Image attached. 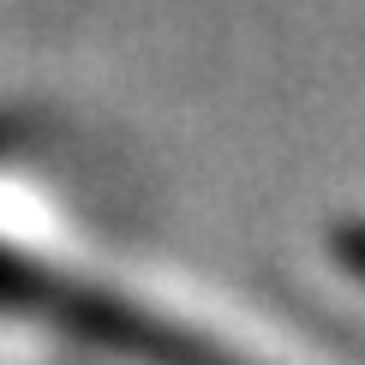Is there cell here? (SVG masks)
<instances>
[{
	"label": "cell",
	"mask_w": 365,
	"mask_h": 365,
	"mask_svg": "<svg viewBox=\"0 0 365 365\" xmlns=\"http://www.w3.org/2000/svg\"><path fill=\"white\" fill-rule=\"evenodd\" d=\"M336 246H341V264L354 269V276H365V227H347Z\"/></svg>",
	"instance_id": "2"
},
{
	"label": "cell",
	"mask_w": 365,
	"mask_h": 365,
	"mask_svg": "<svg viewBox=\"0 0 365 365\" xmlns=\"http://www.w3.org/2000/svg\"><path fill=\"white\" fill-rule=\"evenodd\" d=\"M0 306L66 329L72 341L108 347V354H126L144 365H222V359H210V347L174 336L168 324H150V317L114 306V299L90 294V287H72L66 276H48V269L24 264L19 252H0Z\"/></svg>",
	"instance_id": "1"
},
{
	"label": "cell",
	"mask_w": 365,
	"mask_h": 365,
	"mask_svg": "<svg viewBox=\"0 0 365 365\" xmlns=\"http://www.w3.org/2000/svg\"><path fill=\"white\" fill-rule=\"evenodd\" d=\"M0 144H12V126H0Z\"/></svg>",
	"instance_id": "3"
}]
</instances>
